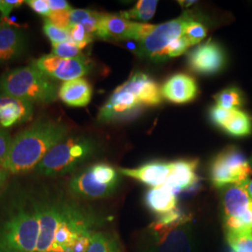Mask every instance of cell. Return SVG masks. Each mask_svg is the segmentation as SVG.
Wrapping results in <instances>:
<instances>
[{"label":"cell","mask_w":252,"mask_h":252,"mask_svg":"<svg viewBox=\"0 0 252 252\" xmlns=\"http://www.w3.org/2000/svg\"><path fill=\"white\" fill-rule=\"evenodd\" d=\"M58 89L52 79L32 64L4 73L0 77V93L32 104H50L58 96Z\"/></svg>","instance_id":"obj_2"},{"label":"cell","mask_w":252,"mask_h":252,"mask_svg":"<svg viewBox=\"0 0 252 252\" xmlns=\"http://www.w3.org/2000/svg\"><path fill=\"white\" fill-rule=\"evenodd\" d=\"M252 167L243 153L235 147H228L211 162L209 178L216 188L250 181Z\"/></svg>","instance_id":"obj_10"},{"label":"cell","mask_w":252,"mask_h":252,"mask_svg":"<svg viewBox=\"0 0 252 252\" xmlns=\"http://www.w3.org/2000/svg\"><path fill=\"white\" fill-rule=\"evenodd\" d=\"M248 190H249V193H250V195H251V197L252 199V180H251L250 182H249V186H248Z\"/></svg>","instance_id":"obj_43"},{"label":"cell","mask_w":252,"mask_h":252,"mask_svg":"<svg viewBox=\"0 0 252 252\" xmlns=\"http://www.w3.org/2000/svg\"><path fill=\"white\" fill-rule=\"evenodd\" d=\"M48 4L51 11L64 10V9H72L69 3L64 0H48Z\"/></svg>","instance_id":"obj_40"},{"label":"cell","mask_w":252,"mask_h":252,"mask_svg":"<svg viewBox=\"0 0 252 252\" xmlns=\"http://www.w3.org/2000/svg\"><path fill=\"white\" fill-rule=\"evenodd\" d=\"M24 4V1L22 0H2L0 11L4 18L8 17L11 10L15 8H18Z\"/></svg>","instance_id":"obj_39"},{"label":"cell","mask_w":252,"mask_h":252,"mask_svg":"<svg viewBox=\"0 0 252 252\" xmlns=\"http://www.w3.org/2000/svg\"><path fill=\"white\" fill-rule=\"evenodd\" d=\"M197 84L186 74H176L164 82L161 88L162 97L176 103L185 104L196 97Z\"/></svg>","instance_id":"obj_17"},{"label":"cell","mask_w":252,"mask_h":252,"mask_svg":"<svg viewBox=\"0 0 252 252\" xmlns=\"http://www.w3.org/2000/svg\"><path fill=\"white\" fill-rule=\"evenodd\" d=\"M39 220L34 205L19 207L0 228V249L17 252H36Z\"/></svg>","instance_id":"obj_3"},{"label":"cell","mask_w":252,"mask_h":252,"mask_svg":"<svg viewBox=\"0 0 252 252\" xmlns=\"http://www.w3.org/2000/svg\"><path fill=\"white\" fill-rule=\"evenodd\" d=\"M145 204L157 215L162 216L177 209V194L164 185L152 188L145 195Z\"/></svg>","instance_id":"obj_24"},{"label":"cell","mask_w":252,"mask_h":252,"mask_svg":"<svg viewBox=\"0 0 252 252\" xmlns=\"http://www.w3.org/2000/svg\"><path fill=\"white\" fill-rule=\"evenodd\" d=\"M171 169L170 162H153L136 168H120V174L138 180L152 188L162 186L167 180Z\"/></svg>","instance_id":"obj_18"},{"label":"cell","mask_w":252,"mask_h":252,"mask_svg":"<svg viewBox=\"0 0 252 252\" xmlns=\"http://www.w3.org/2000/svg\"><path fill=\"white\" fill-rule=\"evenodd\" d=\"M9 176V172L0 165V190L3 189V187L5 186Z\"/></svg>","instance_id":"obj_41"},{"label":"cell","mask_w":252,"mask_h":252,"mask_svg":"<svg viewBox=\"0 0 252 252\" xmlns=\"http://www.w3.org/2000/svg\"><path fill=\"white\" fill-rule=\"evenodd\" d=\"M189 47H191V45L188 38L183 35L166 48V50L164 51L162 55V61L167 60L169 58L180 56L181 54H184Z\"/></svg>","instance_id":"obj_34"},{"label":"cell","mask_w":252,"mask_h":252,"mask_svg":"<svg viewBox=\"0 0 252 252\" xmlns=\"http://www.w3.org/2000/svg\"><path fill=\"white\" fill-rule=\"evenodd\" d=\"M26 3L36 13L41 15V16H44L46 18L51 13L48 0H28V1H26Z\"/></svg>","instance_id":"obj_37"},{"label":"cell","mask_w":252,"mask_h":252,"mask_svg":"<svg viewBox=\"0 0 252 252\" xmlns=\"http://www.w3.org/2000/svg\"><path fill=\"white\" fill-rule=\"evenodd\" d=\"M39 220L36 252H53L54 236L61 218V201H44L33 204Z\"/></svg>","instance_id":"obj_13"},{"label":"cell","mask_w":252,"mask_h":252,"mask_svg":"<svg viewBox=\"0 0 252 252\" xmlns=\"http://www.w3.org/2000/svg\"><path fill=\"white\" fill-rule=\"evenodd\" d=\"M217 107L234 110L243 106L242 92L236 87H230L220 92L215 95Z\"/></svg>","instance_id":"obj_27"},{"label":"cell","mask_w":252,"mask_h":252,"mask_svg":"<svg viewBox=\"0 0 252 252\" xmlns=\"http://www.w3.org/2000/svg\"><path fill=\"white\" fill-rule=\"evenodd\" d=\"M250 181L227 186L223 190L221 206L227 233H252V199L248 190Z\"/></svg>","instance_id":"obj_6"},{"label":"cell","mask_w":252,"mask_h":252,"mask_svg":"<svg viewBox=\"0 0 252 252\" xmlns=\"http://www.w3.org/2000/svg\"><path fill=\"white\" fill-rule=\"evenodd\" d=\"M210 119L229 135L240 137L252 134V120L240 109L230 110L215 106L210 110Z\"/></svg>","instance_id":"obj_15"},{"label":"cell","mask_w":252,"mask_h":252,"mask_svg":"<svg viewBox=\"0 0 252 252\" xmlns=\"http://www.w3.org/2000/svg\"><path fill=\"white\" fill-rule=\"evenodd\" d=\"M118 172L107 163L93 164L73 177L69 189L73 194L82 198H105L117 189L120 183Z\"/></svg>","instance_id":"obj_5"},{"label":"cell","mask_w":252,"mask_h":252,"mask_svg":"<svg viewBox=\"0 0 252 252\" xmlns=\"http://www.w3.org/2000/svg\"><path fill=\"white\" fill-rule=\"evenodd\" d=\"M227 241L232 252H252V233H227Z\"/></svg>","instance_id":"obj_29"},{"label":"cell","mask_w":252,"mask_h":252,"mask_svg":"<svg viewBox=\"0 0 252 252\" xmlns=\"http://www.w3.org/2000/svg\"><path fill=\"white\" fill-rule=\"evenodd\" d=\"M101 15L102 13L89 9H72L70 13V23L71 25H81L89 34L94 36Z\"/></svg>","instance_id":"obj_25"},{"label":"cell","mask_w":252,"mask_h":252,"mask_svg":"<svg viewBox=\"0 0 252 252\" xmlns=\"http://www.w3.org/2000/svg\"><path fill=\"white\" fill-rule=\"evenodd\" d=\"M93 89L89 81L83 78L64 81L58 91V97L73 108L86 107L92 99Z\"/></svg>","instance_id":"obj_22"},{"label":"cell","mask_w":252,"mask_h":252,"mask_svg":"<svg viewBox=\"0 0 252 252\" xmlns=\"http://www.w3.org/2000/svg\"><path fill=\"white\" fill-rule=\"evenodd\" d=\"M249 162H250V163H251V165H252V158H251V160H250V161H249Z\"/></svg>","instance_id":"obj_45"},{"label":"cell","mask_w":252,"mask_h":252,"mask_svg":"<svg viewBox=\"0 0 252 252\" xmlns=\"http://www.w3.org/2000/svg\"><path fill=\"white\" fill-rule=\"evenodd\" d=\"M65 125L52 120H40L12 138L3 167L9 174H23L35 169L47 153L64 139Z\"/></svg>","instance_id":"obj_1"},{"label":"cell","mask_w":252,"mask_h":252,"mask_svg":"<svg viewBox=\"0 0 252 252\" xmlns=\"http://www.w3.org/2000/svg\"><path fill=\"white\" fill-rule=\"evenodd\" d=\"M86 252H122L115 238L102 232H94L90 247Z\"/></svg>","instance_id":"obj_28"},{"label":"cell","mask_w":252,"mask_h":252,"mask_svg":"<svg viewBox=\"0 0 252 252\" xmlns=\"http://www.w3.org/2000/svg\"><path fill=\"white\" fill-rule=\"evenodd\" d=\"M142 107V104L133 93L126 90L123 85H120L105 105L100 108L98 121L100 123L120 121L134 115Z\"/></svg>","instance_id":"obj_14"},{"label":"cell","mask_w":252,"mask_h":252,"mask_svg":"<svg viewBox=\"0 0 252 252\" xmlns=\"http://www.w3.org/2000/svg\"><path fill=\"white\" fill-rule=\"evenodd\" d=\"M148 33L147 25L122 17L120 14L102 13L96 37L101 39L140 41Z\"/></svg>","instance_id":"obj_11"},{"label":"cell","mask_w":252,"mask_h":252,"mask_svg":"<svg viewBox=\"0 0 252 252\" xmlns=\"http://www.w3.org/2000/svg\"><path fill=\"white\" fill-rule=\"evenodd\" d=\"M179 3H180V5L183 6V7H189L190 5L194 4L195 1H179Z\"/></svg>","instance_id":"obj_42"},{"label":"cell","mask_w":252,"mask_h":252,"mask_svg":"<svg viewBox=\"0 0 252 252\" xmlns=\"http://www.w3.org/2000/svg\"><path fill=\"white\" fill-rule=\"evenodd\" d=\"M171 169L165 183V187L171 189L176 194L180 191L191 189L198 182L196 174L198 162L192 161H177L170 162Z\"/></svg>","instance_id":"obj_20"},{"label":"cell","mask_w":252,"mask_h":252,"mask_svg":"<svg viewBox=\"0 0 252 252\" xmlns=\"http://www.w3.org/2000/svg\"><path fill=\"white\" fill-rule=\"evenodd\" d=\"M0 252H10V251H5V250H1V249H0Z\"/></svg>","instance_id":"obj_44"},{"label":"cell","mask_w":252,"mask_h":252,"mask_svg":"<svg viewBox=\"0 0 252 252\" xmlns=\"http://www.w3.org/2000/svg\"><path fill=\"white\" fill-rule=\"evenodd\" d=\"M90 70V59L84 55L71 59L60 58L50 78L64 82L83 78Z\"/></svg>","instance_id":"obj_23"},{"label":"cell","mask_w":252,"mask_h":252,"mask_svg":"<svg viewBox=\"0 0 252 252\" xmlns=\"http://www.w3.org/2000/svg\"><path fill=\"white\" fill-rule=\"evenodd\" d=\"M26 39L22 30L0 19V63L15 59L25 50Z\"/></svg>","instance_id":"obj_21"},{"label":"cell","mask_w":252,"mask_h":252,"mask_svg":"<svg viewBox=\"0 0 252 252\" xmlns=\"http://www.w3.org/2000/svg\"><path fill=\"white\" fill-rule=\"evenodd\" d=\"M43 31L47 37L52 41V44L69 41L68 30H63L51 24L47 19L44 20Z\"/></svg>","instance_id":"obj_33"},{"label":"cell","mask_w":252,"mask_h":252,"mask_svg":"<svg viewBox=\"0 0 252 252\" xmlns=\"http://www.w3.org/2000/svg\"><path fill=\"white\" fill-rule=\"evenodd\" d=\"M207 34V27L196 20L189 22L184 30V36L188 38L191 46L200 43L206 37Z\"/></svg>","instance_id":"obj_30"},{"label":"cell","mask_w":252,"mask_h":252,"mask_svg":"<svg viewBox=\"0 0 252 252\" xmlns=\"http://www.w3.org/2000/svg\"><path fill=\"white\" fill-rule=\"evenodd\" d=\"M96 144L87 137L63 139L46 154L35 171L43 176H59L74 170L95 153Z\"/></svg>","instance_id":"obj_4"},{"label":"cell","mask_w":252,"mask_h":252,"mask_svg":"<svg viewBox=\"0 0 252 252\" xmlns=\"http://www.w3.org/2000/svg\"><path fill=\"white\" fill-rule=\"evenodd\" d=\"M94 234L93 232H88L86 234H82L78 238V240L73 245L72 249L70 252H86L90 247L92 235Z\"/></svg>","instance_id":"obj_38"},{"label":"cell","mask_w":252,"mask_h":252,"mask_svg":"<svg viewBox=\"0 0 252 252\" xmlns=\"http://www.w3.org/2000/svg\"><path fill=\"white\" fill-rule=\"evenodd\" d=\"M94 215L81 206L61 201V218L54 236L53 252H70L82 234L93 232Z\"/></svg>","instance_id":"obj_7"},{"label":"cell","mask_w":252,"mask_h":252,"mask_svg":"<svg viewBox=\"0 0 252 252\" xmlns=\"http://www.w3.org/2000/svg\"><path fill=\"white\" fill-rule=\"evenodd\" d=\"M141 252H195V234L190 220L169 228L151 223Z\"/></svg>","instance_id":"obj_8"},{"label":"cell","mask_w":252,"mask_h":252,"mask_svg":"<svg viewBox=\"0 0 252 252\" xmlns=\"http://www.w3.org/2000/svg\"><path fill=\"white\" fill-rule=\"evenodd\" d=\"M34 104L0 93V126L8 128L32 120Z\"/></svg>","instance_id":"obj_16"},{"label":"cell","mask_w":252,"mask_h":252,"mask_svg":"<svg viewBox=\"0 0 252 252\" xmlns=\"http://www.w3.org/2000/svg\"><path fill=\"white\" fill-rule=\"evenodd\" d=\"M1 4H2V0H0V8H1Z\"/></svg>","instance_id":"obj_46"},{"label":"cell","mask_w":252,"mask_h":252,"mask_svg":"<svg viewBox=\"0 0 252 252\" xmlns=\"http://www.w3.org/2000/svg\"><path fill=\"white\" fill-rule=\"evenodd\" d=\"M158 1L156 0H140L137 1L132 9L122 11L119 14L129 21H149L155 14Z\"/></svg>","instance_id":"obj_26"},{"label":"cell","mask_w":252,"mask_h":252,"mask_svg":"<svg viewBox=\"0 0 252 252\" xmlns=\"http://www.w3.org/2000/svg\"><path fill=\"white\" fill-rule=\"evenodd\" d=\"M72 9L51 11L49 16L45 19H47L51 24H53L55 27H59L63 30H68V28L71 25L70 13H71Z\"/></svg>","instance_id":"obj_35"},{"label":"cell","mask_w":252,"mask_h":252,"mask_svg":"<svg viewBox=\"0 0 252 252\" xmlns=\"http://www.w3.org/2000/svg\"><path fill=\"white\" fill-rule=\"evenodd\" d=\"M69 33V41H71L75 45L84 49L88 44L93 41L94 36L89 34L85 28L81 25H71L68 28Z\"/></svg>","instance_id":"obj_31"},{"label":"cell","mask_w":252,"mask_h":252,"mask_svg":"<svg viewBox=\"0 0 252 252\" xmlns=\"http://www.w3.org/2000/svg\"><path fill=\"white\" fill-rule=\"evenodd\" d=\"M12 142V137L9 135V132L0 129V165L2 166L6 161L9 149Z\"/></svg>","instance_id":"obj_36"},{"label":"cell","mask_w":252,"mask_h":252,"mask_svg":"<svg viewBox=\"0 0 252 252\" xmlns=\"http://www.w3.org/2000/svg\"><path fill=\"white\" fill-rule=\"evenodd\" d=\"M126 90L133 93L142 106H157L162 102L161 89L157 83L144 73L133 74L122 84Z\"/></svg>","instance_id":"obj_19"},{"label":"cell","mask_w":252,"mask_h":252,"mask_svg":"<svg viewBox=\"0 0 252 252\" xmlns=\"http://www.w3.org/2000/svg\"><path fill=\"white\" fill-rule=\"evenodd\" d=\"M53 47V54L63 58V59H71V58H77L83 55L81 53V48L75 45L71 41H63L60 43L52 44Z\"/></svg>","instance_id":"obj_32"},{"label":"cell","mask_w":252,"mask_h":252,"mask_svg":"<svg viewBox=\"0 0 252 252\" xmlns=\"http://www.w3.org/2000/svg\"><path fill=\"white\" fill-rule=\"evenodd\" d=\"M188 63L193 72L205 76L214 75L225 66V52L219 43L209 39L189 52Z\"/></svg>","instance_id":"obj_12"},{"label":"cell","mask_w":252,"mask_h":252,"mask_svg":"<svg viewBox=\"0 0 252 252\" xmlns=\"http://www.w3.org/2000/svg\"><path fill=\"white\" fill-rule=\"evenodd\" d=\"M195 20L191 12L186 11L178 18L155 26L152 32L138 42L135 53L141 58L162 61L166 48L183 36L186 26Z\"/></svg>","instance_id":"obj_9"}]
</instances>
